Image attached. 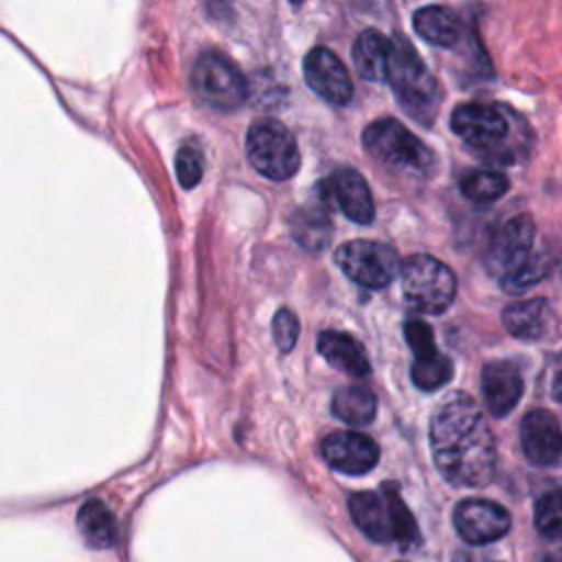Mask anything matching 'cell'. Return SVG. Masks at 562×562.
<instances>
[{"instance_id":"19","label":"cell","mask_w":562,"mask_h":562,"mask_svg":"<svg viewBox=\"0 0 562 562\" xmlns=\"http://www.w3.org/2000/svg\"><path fill=\"white\" fill-rule=\"evenodd\" d=\"M316 345H318L321 356L334 369H338L351 378H362L371 371V364H369V358H367L362 345L349 334L327 329V331L318 334Z\"/></svg>"},{"instance_id":"7","label":"cell","mask_w":562,"mask_h":562,"mask_svg":"<svg viewBox=\"0 0 562 562\" xmlns=\"http://www.w3.org/2000/svg\"><path fill=\"white\" fill-rule=\"evenodd\" d=\"M246 156L250 165L266 178L288 180L301 165L294 136L272 119H261L246 134Z\"/></svg>"},{"instance_id":"4","label":"cell","mask_w":562,"mask_h":562,"mask_svg":"<svg viewBox=\"0 0 562 562\" xmlns=\"http://www.w3.org/2000/svg\"><path fill=\"white\" fill-rule=\"evenodd\" d=\"M349 514L356 527L375 542L395 540L402 547L419 542V529L395 483H382L378 492L349 496Z\"/></svg>"},{"instance_id":"8","label":"cell","mask_w":562,"mask_h":562,"mask_svg":"<svg viewBox=\"0 0 562 562\" xmlns=\"http://www.w3.org/2000/svg\"><path fill=\"white\" fill-rule=\"evenodd\" d=\"M193 92L215 110H237L248 97V83L239 68L222 53H202L191 70Z\"/></svg>"},{"instance_id":"10","label":"cell","mask_w":562,"mask_h":562,"mask_svg":"<svg viewBox=\"0 0 562 562\" xmlns=\"http://www.w3.org/2000/svg\"><path fill=\"white\" fill-rule=\"evenodd\" d=\"M536 224L527 213H518L509 217L490 239L485 248V270L498 281L507 279L514 270H518L533 255Z\"/></svg>"},{"instance_id":"18","label":"cell","mask_w":562,"mask_h":562,"mask_svg":"<svg viewBox=\"0 0 562 562\" xmlns=\"http://www.w3.org/2000/svg\"><path fill=\"white\" fill-rule=\"evenodd\" d=\"M391 53H393V40L378 29H367L356 37L351 57L362 79L386 81Z\"/></svg>"},{"instance_id":"14","label":"cell","mask_w":562,"mask_h":562,"mask_svg":"<svg viewBox=\"0 0 562 562\" xmlns=\"http://www.w3.org/2000/svg\"><path fill=\"white\" fill-rule=\"evenodd\" d=\"M323 198L336 204L347 220L356 224H371L375 217V204L367 180L351 167L336 169L323 184Z\"/></svg>"},{"instance_id":"3","label":"cell","mask_w":562,"mask_h":562,"mask_svg":"<svg viewBox=\"0 0 562 562\" xmlns=\"http://www.w3.org/2000/svg\"><path fill=\"white\" fill-rule=\"evenodd\" d=\"M369 156L395 176L430 178L437 169L435 151L397 119H378L362 132Z\"/></svg>"},{"instance_id":"26","label":"cell","mask_w":562,"mask_h":562,"mask_svg":"<svg viewBox=\"0 0 562 562\" xmlns=\"http://www.w3.org/2000/svg\"><path fill=\"white\" fill-rule=\"evenodd\" d=\"M553 268V261L549 255L544 252H533L518 270H514L507 279L501 281L503 290L509 292V294H520V292H527L529 288L538 285L540 281H544L549 277Z\"/></svg>"},{"instance_id":"2","label":"cell","mask_w":562,"mask_h":562,"mask_svg":"<svg viewBox=\"0 0 562 562\" xmlns=\"http://www.w3.org/2000/svg\"><path fill=\"white\" fill-rule=\"evenodd\" d=\"M450 127L483 160L509 165L527 154V123L505 105L461 103L450 114Z\"/></svg>"},{"instance_id":"11","label":"cell","mask_w":562,"mask_h":562,"mask_svg":"<svg viewBox=\"0 0 562 562\" xmlns=\"http://www.w3.org/2000/svg\"><path fill=\"white\" fill-rule=\"evenodd\" d=\"M452 522L465 542L490 544L509 531L512 516L501 503L487 498H463L452 512Z\"/></svg>"},{"instance_id":"24","label":"cell","mask_w":562,"mask_h":562,"mask_svg":"<svg viewBox=\"0 0 562 562\" xmlns=\"http://www.w3.org/2000/svg\"><path fill=\"white\" fill-rule=\"evenodd\" d=\"M459 189L463 198L474 204H492L507 193L509 180L505 173L494 169H470L461 176Z\"/></svg>"},{"instance_id":"13","label":"cell","mask_w":562,"mask_h":562,"mask_svg":"<svg viewBox=\"0 0 562 562\" xmlns=\"http://www.w3.org/2000/svg\"><path fill=\"white\" fill-rule=\"evenodd\" d=\"M321 454L334 470L358 476L375 468L380 448L371 437L362 432L336 430L321 441Z\"/></svg>"},{"instance_id":"31","label":"cell","mask_w":562,"mask_h":562,"mask_svg":"<svg viewBox=\"0 0 562 562\" xmlns=\"http://www.w3.org/2000/svg\"><path fill=\"white\" fill-rule=\"evenodd\" d=\"M551 397L558 402V404H562V369L555 373V378H553V384H551Z\"/></svg>"},{"instance_id":"25","label":"cell","mask_w":562,"mask_h":562,"mask_svg":"<svg viewBox=\"0 0 562 562\" xmlns=\"http://www.w3.org/2000/svg\"><path fill=\"white\" fill-rule=\"evenodd\" d=\"M452 373H454L452 360L441 351L419 356L413 360V367H411L413 384L426 393L446 386L452 380Z\"/></svg>"},{"instance_id":"9","label":"cell","mask_w":562,"mask_h":562,"mask_svg":"<svg viewBox=\"0 0 562 562\" xmlns=\"http://www.w3.org/2000/svg\"><path fill=\"white\" fill-rule=\"evenodd\" d=\"M334 259L353 283L369 290L386 288L402 263L393 246L373 239H351L336 250Z\"/></svg>"},{"instance_id":"5","label":"cell","mask_w":562,"mask_h":562,"mask_svg":"<svg viewBox=\"0 0 562 562\" xmlns=\"http://www.w3.org/2000/svg\"><path fill=\"white\" fill-rule=\"evenodd\" d=\"M386 81L397 103L411 119L424 125H430L435 121L441 101L439 83L428 66L419 59L413 44L404 37H393Z\"/></svg>"},{"instance_id":"23","label":"cell","mask_w":562,"mask_h":562,"mask_svg":"<svg viewBox=\"0 0 562 562\" xmlns=\"http://www.w3.org/2000/svg\"><path fill=\"white\" fill-rule=\"evenodd\" d=\"M292 235L307 250H323L331 239V224L321 206L299 209L292 215Z\"/></svg>"},{"instance_id":"22","label":"cell","mask_w":562,"mask_h":562,"mask_svg":"<svg viewBox=\"0 0 562 562\" xmlns=\"http://www.w3.org/2000/svg\"><path fill=\"white\" fill-rule=\"evenodd\" d=\"M378 411L375 395L364 386H342L331 397V413L345 424L364 426L373 422Z\"/></svg>"},{"instance_id":"15","label":"cell","mask_w":562,"mask_h":562,"mask_svg":"<svg viewBox=\"0 0 562 562\" xmlns=\"http://www.w3.org/2000/svg\"><path fill=\"white\" fill-rule=\"evenodd\" d=\"M520 448L531 465L547 468L562 457V428L553 413L544 408L529 411L520 422Z\"/></svg>"},{"instance_id":"21","label":"cell","mask_w":562,"mask_h":562,"mask_svg":"<svg viewBox=\"0 0 562 562\" xmlns=\"http://www.w3.org/2000/svg\"><path fill=\"white\" fill-rule=\"evenodd\" d=\"M77 529L92 549H108L116 542V520L110 507L99 501H86L77 512Z\"/></svg>"},{"instance_id":"1","label":"cell","mask_w":562,"mask_h":562,"mask_svg":"<svg viewBox=\"0 0 562 562\" xmlns=\"http://www.w3.org/2000/svg\"><path fill=\"white\" fill-rule=\"evenodd\" d=\"M428 441L435 468L454 487H483L496 470V443L479 404L450 391L432 411Z\"/></svg>"},{"instance_id":"29","label":"cell","mask_w":562,"mask_h":562,"mask_svg":"<svg viewBox=\"0 0 562 562\" xmlns=\"http://www.w3.org/2000/svg\"><path fill=\"white\" fill-rule=\"evenodd\" d=\"M176 173L182 187L191 189L202 178V154L195 145H182L176 154Z\"/></svg>"},{"instance_id":"17","label":"cell","mask_w":562,"mask_h":562,"mask_svg":"<svg viewBox=\"0 0 562 562\" xmlns=\"http://www.w3.org/2000/svg\"><path fill=\"white\" fill-rule=\"evenodd\" d=\"M503 327L522 342H536L542 340L553 325V310L551 305L542 299H525V301H514L503 310Z\"/></svg>"},{"instance_id":"6","label":"cell","mask_w":562,"mask_h":562,"mask_svg":"<svg viewBox=\"0 0 562 562\" xmlns=\"http://www.w3.org/2000/svg\"><path fill=\"white\" fill-rule=\"evenodd\" d=\"M402 296L417 314H443L457 296L454 272L437 257L415 252L400 263Z\"/></svg>"},{"instance_id":"28","label":"cell","mask_w":562,"mask_h":562,"mask_svg":"<svg viewBox=\"0 0 562 562\" xmlns=\"http://www.w3.org/2000/svg\"><path fill=\"white\" fill-rule=\"evenodd\" d=\"M404 340L411 347L415 358L432 353V351H439L430 325L426 321H422V318H413L411 316V318L404 321Z\"/></svg>"},{"instance_id":"12","label":"cell","mask_w":562,"mask_h":562,"mask_svg":"<svg viewBox=\"0 0 562 562\" xmlns=\"http://www.w3.org/2000/svg\"><path fill=\"white\" fill-rule=\"evenodd\" d=\"M303 77L307 86L331 105H347L353 97V83L349 70L325 46H316L303 59Z\"/></svg>"},{"instance_id":"32","label":"cell","mask_w":562,"mask_h":562,"mask_svg":"<svg viewBox=\"0 0 562 562\" xmlns=\"http://www.w3.org/2000/svg\"><path fill=\"white\" fill-rule=\"evenodd\" d=\"M540 562H562V549H555V551L544 553Z\"/></svg>"},{"instance_id":"20","label":"cell","mask_w":562,"mask_h":562,"mask_svg":"<svg viewBox=\"0 0 562 562\" xmlns=\"http://www.w3.org/2000/svg\"><path fill=\"white\" fill-rule=\"evenodd\" d=\"M415 33L432 46H457L463 37V22L461 18L441 4H428L415 11L413 15Z\"/></svg>"},{"instance_id":"27","label":"cell","mask_w":562,"mask_h":562,"mask_svg":"<svg viewBox=\"0 0 562 562\" xmlns=\"http://www.w3.org/2000/svg\"><path fill=\"white\" fill-rule=\"evenodd\" d=\"M533 525L542 538L562 540V490H551L536 501Z\"/></svg>"},{"instance_id":"16","label":"cell","mask_w":562,"mask_h":562,"mask_svg":"<svg viewBox=\"0 0 562 562\" xmlns=\"http://www.w3.org/2000/svg\"><path fill=\"white\" fill-rule=\"evenodd\" d=\"M525 391V380L516 362L512 360H492L481 371V393L487 411L494 417L509 415Z\"/></svg>"},{"instance_id":"30","label":"cell","mask_w":562,"mask_h":562,"mask_svg":"<svg viewBox=\"0 0 562 562\" xmlns=\"http://www.w3.org/2000/svg\"><path fill=\"white\" fill-rule=\"evenodd\" d=\"M272 334L279 351L288 353L299 338V318L294 316V312L281 307L272 318Z\"/></svg>"}]
</instances>
